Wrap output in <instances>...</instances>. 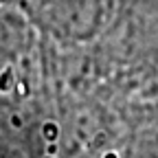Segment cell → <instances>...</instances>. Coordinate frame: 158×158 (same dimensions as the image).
I'll return each mask as SVG.
<instances>
[{
  "label": "cell",
  "mask_w": 158,
  "mask_h": 158,
  "mask_svg": "<svg viewBox=\"0 0 158 158\" xmlns=\"http://www.w3.org/2000/svg\"><path fill=\"white\" fill-rule=\"evenodd\" d=\"M108 158H114V154H110V156H108Z\"/></svg>",
  "instance_id": "6da1fadb"
}]
</instances>
